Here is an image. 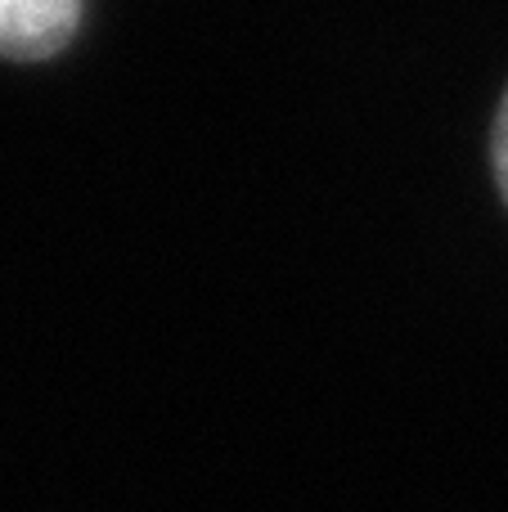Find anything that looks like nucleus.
Returning <instances> with one entry per match:
<instances>
[{
    "instance_id": "f257e3e1",
    "label": "nucleus",
    "mask_w": 508,
    "mask_h": 512,
    "mask_svg": "<svg viewBox=\"0 0 508 512\" xmlns=\"http://www.w3.org/2000/svg\"><path fill=\"white\" fill-rule=\"evenodd\" d=\"M86 0H0V59L41 63L68 50Z\"/></svg>"
},
{
    "instance_id": "f03ea898",
    "label": "nucleus",
    "mask_w": 508,
    "mask_h": 512,
    "mask_svg": "<svg viewBox=\"0 0 508 512\" xmlns=\"http://www.w3.org/2000/svg\"><path fill=\"white\" fill-rule=\"evenodd\" d=\"M491 158H495V180H500V194L508 203V95L495 113V135H491Z\"/></svg>"
}]
</instances>
